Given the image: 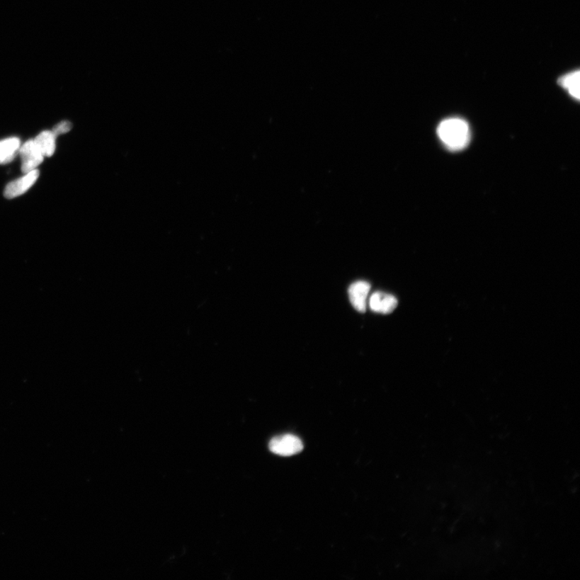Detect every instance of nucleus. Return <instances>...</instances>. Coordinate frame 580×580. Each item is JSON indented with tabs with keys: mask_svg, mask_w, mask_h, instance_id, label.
<instances>
[{
	"mask_svg": "<svg viewBox=\"0 0 580 580\" xmlns=\"http://www.w3.org/2000/svg\"><path fill=\"white\" fill-rule=\"evenodd\" d=\"M441 142L451 151H459L467 147L471 139L470 127L467 123L460 118L443 120L438 127Z\"/></svg>",
	"mask_w": 580,
	"mask_h": 580,
	"instance_id": "1",
	"label": "nucleus"
},
{
	"mask_svg": "<svg viewBox=\"0 0 580 580\" xmlns=\"http://www.w3.org/2000/svg\"><path fill=\"white\" fill-rule=\"evenodd\" d=\"M301 439L294 435L275 437L269 443V450L273 453L280 456H292L300 453L303 450Z\"/></svg>",
	"mask_w": 580,
	"mask_h": 580,
	"instance_id": "2",
	"label": "nucleus"
},
{
	"mask_svg": "<svg viewBox=\"0 0 580 580\" xmlns=\"http://www.w3.org/2000/svg\"><path fill=\"white\" fill-rule=\"evenodd\" d=\"M19 154L22 160L21 171L25 174L37 169L44 160V157L40 154L33 140H28L21 146Z\"/></svg>",
	"mask_w": 580,
	"mask_h": 580,
	"instance_id": "3",
	"label": "nucleus"
},
{
	"mask_svg": "<svg viewBox=\"0 0 580 580\" xmlns=\"http://www.w3.org/2000/svg\"><path fill=\"white\" fill-rule=\"evenodd\" d=\"M39 174L38 169H35V171L25 174L23 177L11 181L6 186L4 191L5 198L11 199L22 195L36 183L39 178Z\"/></svg>",
	"mask_w": 580,
	"mask_h": 580,
	"instance_id": "4",
	"label": "nucleus"
},
{
	"mask_svg": "<svg viewBox=\"0 0 580 580\" xmlns=\"http://www.w3.org/2000/svg\"><path fill=\"white\" fill-rule=\"evenodd\" d=\"M371 285L367 281H356L349 287L348 295L351 304L359 312H365L367 298L370 292Z\"/></svg>",
	"mask_w": 580,
	"mask_h": 580,
	"instance_id": "5",
	"label": "nucleus"
},
{
	"mask_svg": "<svg viewBox=\"0 0 580 580\" xmlns=\"http://www.w3.org/2000/svg\"><path fill=\"white\" fill-rule=\"evenodd\" d=\"M397 300L394 296L376 292L372 295L369 305L374 312L390 314L397 307Z\"/></svg>",
	"mask_w": 580,
	"mask_h": 580,
	"instance_id": "6",
	"label": "nucleus"
},
{
	"mask_svg": "<svg viewBox=\"0 0 580 580\" xmlns=\"http://www.w3.org/2000/svg\"><path fill=\"white\" fill-rule=\"evenodd\" d=\"M21 140L17 137H11L0 140V164L13 161L17 154H19Z\"/></svg>",
	"mask_w": 580,
	"mask_h": 580,
	"instance_id": "7",
	"label": "nucleus"
},
{
	"mask_svg": "<svg viewBox=\"0 0 580 580\" xmlns=\"http://www.w3.org/2000/svg\"><path fill=\"white\" fill-rule=\"evenodd\" d=\"M56 138L57 137L52 131H44L40 132L33 140L40 154H42L44 157H50L55 154L56 149Z\"/></svg>",
	"mask_w": 580,
	"mask_h": 580,
	"instance_id": "8",
	"label": "nucleus"
},
{
	"mask_svg": "<svg viewBox=\"0 0 580 580\" xmlns=\"http://www.w3.org/2000/svg\"><path fill=\"white\" fill-rule=\"evenodd\" d=\"M559 84L574 98L579 99V72H571L559 79Z\"/></svg>",
	"mask_w": 580,
	"mask_h": 580,
	"instance_id": "9",
	"label": "nucleus"
},
{
	"mask_svg": "<svg viewBox=\"0 0 580 580\" xmlns=\"http://www.w3.org/2000/svg\"><path fill=\"white\" fill-rule=\"evenodd\" d=\"M72 124L68 121H62L57 124L54 128H52V132L55 135L56 137L59 136L61 134L67 133L70 130H72Z\"/></svg>",
	"mask_w": 580,
	"mask_h": 580,
	"instance_id": "10",
	"label": "nucleus"
}]
</instances>
